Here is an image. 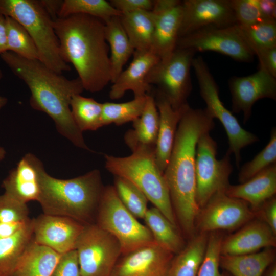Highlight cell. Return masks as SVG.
<instances>
[{
  "label": "cell",
  "instance_id": "1",
  "mask_svg": "<svg viewBox=\"0 0 276 276\" xmlns=\"http://www.w3.org/2000/svg\"><path fill=\"white\" fill-rule=\"evenodd\" d=\"M215 125L205 108L188 105L178 123L171 155L163 173L172 208L184 233L190 238L196 233L199 211L196 201L195 157L197 144Z\"/></svg>",
  "mask_w": 276,
  "mask_h": 276
},
{
  "label": "cell",
  "instance_id": "2",
  "mask_svg": "<svg viewBox=\"0 0 276 276\" xmlns=\"http://www.w3.org/2000/svg\"><path fill=\"white\" fill-rule=\"evenodd\" d=\"M0 57L28 87L32 108L48 114L55 123L58 132L74 146L90 151L83 132L73 119L70 107L73 97L84 90L80 79H68L39 60L25 58L10 51L4 52Z\"/></svg>",
  "mask_w": 276,
  "mask_h": 276
},
{
  "label": "cell",
  "instance_id": "3",
  "mask_svg": "<svg viewBox=\"0 0 276 276\" xmlns=\"http://www.w3.org/2000/svg\"><path fill=\"white\" fill-rule=\"evenodd\" d=\"M62 58L71 63L84 90H102L111 80L105 23L84 14L58 17L53 22Z\"/></svg>",
  "mask_w": 276,
  "mask_h": 276
},
{
  "label": "cell",
  "instance_id": "4",
  "mask_svg": "<svg viewBox=\"0 0 276 276\" xmlns=\"http://www.w3.org/2000/svg\"><path fill=\"white\" fill-rule=\"evenodd\" d=\"M38 200L43 214L69 217L86 225L94 219L104 188L100 172L91 170L70 179L49 175L43 168Z\"/></svg>",
  "mask_w": 276,
  "mask_h": 276
},
{
  "label": "cell",
  "instance_id": "5",
  "mask_svg": "<svg viewBox=\"0 0 276 276\" xmlns=\"http://www.w3.org/2000/svg\"><path fill=\"white\" fill-rule=\"evenodd\" d=\"M128 156L105 155V168L135 185L167 219L177 226L168 188L155 160V148L140 147Z\"/></svg>",
  "mask_w": 276,
  "mask_h": 276
},
{
  "label": "cell",
  "instance_id": "6",
  "mask_svg": "<svg viewBox=\"0 0 276 276\" xmlns=\"http://www.w3.org/2000/svg\"><path fill=\"white\" fill-rule=\"evenodd\" d=\"M0 14L13 18L25 28L36 45L38 60L46 66L60 74L71 70L61 57L54 20L40 1L0 0Z\"/></svg>",
  "mask_w": 276,
  "mask_h": 276
},
{
  "label": "cell",
  "instance_id": "7",
  "mask_svg": "<svg viewBox=\"0 0 276 276\" xmlns=\"http://www.w3.org/2000/svg\"><path fill=\"white\" fill-rule=\"evenodd\" d=\"M96 220L99 227L118 240L124 255L155 242L148 228L122 204L113 186L104 187Z\"/></svg>",
  "mask_w": 276,
  "mask_h": 276
},
{
  "label": "cell",
  "instance_id": "8",
  "mask_svg": "<svg viewBox=\"0 0 276 276\" xmlns=\"http://www.w3.org/2000/svg\"><path fill=\"white\" fill-rule=\"evenodd\" d=\"M192 67L198 81L200 95L206 105L205 109L214 119H217L224 127L228 141L226 153L234 154L239 168L242 149L257 142L259 139L243 128L236 117L224 106L219 98L218 85L203 58L194 57Z\"/></svg>",
  "mask_w": 276,
  "mask_h": 276
},
{
  "label": "cell",
  "instance_id": "9",
  "mask_svg": "<svg viewBox=\"0 0 276 276\" xmlns=\"http://www.w3.org/2000/svg\"><path fill=\"white\" fill-rule=\"evenodd\" d=\"M195 53L191 49L176 48L154 65L147 76V82L156 85L174 109L188 104L192 90L190 68Z\"/></svg>",
  "mask_w": 276,
  "mask_h": 276
},
{
  "label": "cell",
  "instance_id": "10",
  "mask_svg": "<svg viewBox=\"0 0 276 276\" xmlns=\"http://www.w3.org/2000/svg\"><path fill=\"white\" fill-rule=\"evenodd\" d=\"M217 144L210 132L198 139L195 157L196 201L199 209L216 193L225 192L230 185L233 171L230 155L226 153L221 159L216 157Z\"/></svg>",
  "mask_w": 276,
  "mask_h": 276
},
{
  "label": "cell",
  "instance_id": "11",
  "mask_svg": "<svg viewBox=\"0 0 276 276\" xmlns=\"http://www.w3.org/2000/svg\"><path fill=\"white\" fill-rule=\"evenodd\" d=\"M75 249L81 276H111L122 254L118 240L96 223L85 225Z\"/></svg>",
  "mask_w": 276,
  "mask_h": 276
},
{
  "label": "cell",
  "instance_id": "12",
  "mask_svg": "<svg viewBox=\"0 0 276 276\" xmlns=\"http://www.w3.org/2000/svg\"><path fill=\"white\" fill-rule=\"evenodd\" d=\"M176 48L216 52L244 62L251 61L255 55L237 25L201 29L179 38Z\"/></svg>",
  "mask_w": 276,
  "mask_h": 276
},
{
  "label": "cell",
  "instance_id": "13",
  "mask_svg": "<svg viewBox=\"0 0 276 276\" xmlns=\"http://www.w3.org/2000/svg\"><path fill=\"white\" fill-rule=\"evenodd\" d=\"M254 218V213L246 202L220 192L200 209L195 221L196 232L234 231Z\"/></svg>",
  "mask_w": 276,
  "mask_h": 276
},
{
  "label": "cell",
  "instance_id": "14",
  "mask_svg": "<svg viewBox=\"0 0 276 276\" xmlns=\"http://www.w3.org/2000/svg\"><path fill=\"white\" fill-rule=\"evenodd\" d=\"M179 38L201 29L236 25L230 0H185Z\"/></svg>",
  "mask_w": 276,
  "mask_h": 276
},
{
  "label": "cell",
  "instance_id": "15",
  "mask_svg": "<svg viewBox=\"0 0 276 276\" xmlns=\"http://www.w3.org/2000/svg\"><path fill=\"white\" fill-rule=\"evenodd\" d=\"M232 112L243 114L245 123L251 114L252 107L259 100H276V78L261 67L255 73L242 77H233L229 80Z\"/></svg>",
  "mask_w": 276,
  "mask_h": 276
},
{
  "label": "cell",
  "instance_id": "16",
  "mask_svg": "<svg viewBox=\"0 0 276 276\" xmlns=\"http://www.w3.org/2000/svg\"><path fill=\"white\" fill-rule=\"evenodd\" d=\"M84 226L69 217L43 213L33 219V239L62 254L75 249Z\"/></svg>",
  "mask_w": 276,
  "mask_h": 276
},
{
  "label": "cell",
  "instance_id": "17",
  "mask_svg": "<svg viewBox=\"0 0 276 276\" xmlns=\"http://www.w3.org/2000/svg\"><path fill=\"white\" fill-rule=\"evenodd\" d=\"M154 32L151 50L160 59L169 57L176 49L182 17V1H153Z\"/></svg>",
  "mask_w": 276,
  "mask_h": 276
},
{
  "label": "cell",
  "instance_id": "18",
  "mask_svg": "<svg viewBox=\"0 0 276 276\" xmlns=\"http://www.w3.org/2000/svg\"><path fill=\"white\" fill-rule=\"evenodd\" d=\"M173 255L154 242L126 254L111 276H168Z\"/></svg>",
  "mask_w": 276,
  "mask_h": 276
},
{
  "label": "cell",
  "instance_id": "19",
  "mask_svg": "<svg viewBox=\"0 0 276 276\" xmlns=\"http://www.w3.org/2000/svg\"><path fill=\"white\" fill-rule=\"evenodd\" d=\"M43 168L42 163L34 154H26L3 181L2 187L5 193L26 204L38 201L40 173Z\"/></svg>",
  "mask_w": 276,
  "mask_h": 276
},
{
  "label": "cell",
  "instance_id": "20",
  "mask_svg": "<svg viewBox=\"0 0 276 276\" xmlns=\"http://www.w3.org/2000/svg\"><path fill=\"white\" fill-rule=\"evenodd\" d=\"M275 246L276 234L265 222L254 218L235 233L223 237L220 254L223 256L242 255Z\"/></svg>",
  "mask_w": 276,
  "mask_h": 276
},
{
  "label": "cell",
  "instance_id": "21",
  "mask_svg": "<svg viewBox=\"0 0 276 276\" xmlns=\"http://www.w3.org/2000/svg\"><path fill=\"white\" fill-rule=\"evenodd\" d=\"M159 60L151 50L135 51L131 62L112 83L109 98L112 100L120 99L128 90L133 92L134 98L149 95L151 85L147 82L146 77L152 67Z\"/></svg>",
  "mask_w": 276,
  "mask_h": 276
},
{
  "label": "cell",
  "instance_id": "22",
  "mask_svg": "<svg viewBox=\"0 0 276 276\" xmlns=\"http://www.w3.org/2000/svg\"><path fill=\"white\" fill-rule=\"evenodd\" d=\"M159 113V127L155 148L156 164L163 173L172 152L178 123L189 104L179 109H174L158 90L154 98Z\"/></svg>",
  "mask_w": 276,
  "mask_h": 276
},
{
  "label": "cell",
  "instance_id": "23",
  "mask_svg": "<svg viewBox=\"0 0 276 276\" xmlns=\"http://www.w3.org/2000/svg\"><path fill=\"white\" fill-rule=\"evenodd\" d=\"M224 192L230 197L245 201L251 210L255 211L266 201L275 196L276 163L244 182L230 185Z\"/></svg>",
  "mask_w": 276,
  "mask_h": 276
},
{
  "label": "cell",
  "instance_id": "24",
  "mask_svg": "<svg viewBox=\"0 0 276 276\" xmlns=\"http://www.w3.org/2000/svg\"><path fill=\"white\" fill-rule=\"evenodd\" d=\"M159 113L154 97L147 95L141 115L133 121V128L125 134L124 141L131 151L140 147L155 148Z\"/></svg>",
  "mask_w": 276,
  "mask_h": 276
},
{
  "label": "cell",
  "instance_id": "25",
  "mask_svg": "<svg viewBox=\"0 0 276 276\" xmlns=\"http://www.w3.org/2000/svg\"><path fill=\"white\" fill-rule=\"evenodd\" d=\"M61 255L32 239L18 262L15 276H51Z\"/></svg>",
  "mask_w": 276,
  "mask_h": 276
},
{
  "label": "cell",
  "instance_id": "26",
  "mask_svg": "<svg viewBox=\"0 0 276 276\" xmlns=\"http://www.w3.org/2000/svg\"><path fill=\"white\" fill-rule=\"evenodd\" d=\"M275 247L238 256L220 257V266L231 276H263L275 259Z\"/></svg>",
  "mask_w": 276,
  "mask_h": 276
},
{
  "label": "cell",
  "instance_id": "27",
  "mask_svg": "<svg viewBox=\"0 0 276 276\" xmlns=\"http://www.w3.org/2000/svg\"><path fill=\"white\" fill-rule=\"evenodd\" d=\"M105 23V37L110 51L111 82L123 71L125 63L135 51L121 24L120 16Z\"/></svg>",
  "mask_w": 276,
  "mask_h": 276
},
{
  "label": "cell",
  "instance_id": "28",
  "mask_svg": "<svg viewBox=\"0 0 276 276\" xmlns=\"http://www.w3.org/2000/svg\"><path fill=\"white\" fill-rule=\"evenodd\" d=\"M209 233H196L183 249L173 257L168 276H197L203 259Z\"/></svg>",
  "mask_w": 276,
  "mask_h": 276
},
{
  "label": "cell",
  "instance_id": "29",
  "mask_svg": "<svg viewBox=\"0 0 276 276\" xmlns=\"http://www.w3.org/2000/svg\"><path fill=\"white\" fill-rule=\"evenodd\" d=\"M123 27L135 51L151 49L154 32V15L152 11H138L120 16Z\"/></svg>",
  "mask_w": 276,
  "mask_h": 276
},
{
  "label": "cell",
  "instance_id": "30",
  "mask_svg": "<svg viewBox=\"0 0 276 276\" xmlns=\"http://www.w3.org/2000/svg\"><path fill=\"white\" fill-rule=\"evenodd\" d=\"M154 242L160 246L177 254L186 243L176 226L172 224L156 208L148 209L143 219Z\"/></svg>",
  "mask_w": 276,
  "mask_h": 276
},
{
  "label": "cell",
  "instance_id": "31",
  "mask_svg": "<svg viewBox=\"0 0 276 276\" xmlns=\"http://www.w3.org/2000/svg\"><path fill=\"white\" fill-rule=\"evenodd\" d=\"M33 239V219L14 235L0 239V276H15L18 262Z\"/></svg>",
  "mask_w": 276,
  "mask_h": 276
},
{
  "label": "cell",
  "instance_id": "32",
  "mask_svg": "<svg viewBox=\"0 0 276 276\" xmlns=\"http://www.w3.org/2000/svg\"><path fill=\"white\" fill-rule=\"evenodd\" d=\"M70 107L73 119L82 132L95 131L103 127L102 103L77 94L73 97Z\"/></svg>",
  "mask_w": 276,
  "mask_h": 276
},
{
  "label": "cell",
  "instance_id": "33",
  "mask_svg": "<svg viewBox=\"0 0 276 276\" xmlns=\"http://www.w3.org/2000/svg\"><path fill=\"white\" fill-rule=\"evenodd\" d=\"M74 14H84L97 18L104 22L122 14L105 0H64L59 10L58 17H64Z\"/></svg>",
  "mask_w": 276,
  "mask_h": 276
},
{
  "label": "cell",
  "instance_id": "34",
  "mask_svg": "<svg viewBox=\"0 0 276 276\" xmlns=\"http://www.w3.org/2000/svg\"><path fill=\"white\" fill-rule=\"evenodd\" d=\"M147 96L134 98L124 103H102V126L114 124L117 126L133 122L139 117L145 106Z\"/></svg>",
  "mask_w": 276,
  "mask_h": 276
},
{
  "label": "cell",
  "instance_id": "35",
  "mask_svg": "<svg viewBox=\"0 0 276 276\" xmlns=\"http://www.w3.org/2000/svg\"><path fill=\"white\" fill-rule=\"evenodd\" d=\"M7 51L25 58L38 60V53L32 38L25 28L13 18L5 16Z\"/></svg>",
  "mask_w": 276,
  "mask_h": 276
},
{
  "label": "cell",
  "instance_id": "36",
  "mask_svg": "<svg viewBox=\"0 0 276 276\" xmlns=\"http://www.w3.org/2000/svg\"><path fill=\"white\" fill-rule=\"evenodd\" d=\"M238 26L255 55L259 51L276 47V20L264 19L249 26Z\"/></svg>",
  "mask_w": 276,
  "mask_h": 276
},
{
  "label": "cell",
  "instance_id": "37",
  "mask_svg": "<svg viewBox=\"0 0 276 276\" xmlns=\"http://www.w3.org/2000/svg\"><path fill=\"white\" fill-rule=\"evenodd\" d=\"M114 188L124 206L135 218L144 219L148 200L135 185L122 177L114 176Z\"/></svg>",
  "mask_w": 276,
  "mask_h": 276
},
{
  "label": "cell",
  "instance_id": "38",
  "mask_svg": "<svg viewBox=\"0 0 276 276\" xmlns=\"http://www.w3.org/2000/svg\"><path fill=\"white\" fill-rule=\"evenodd\" d=\"M276 163V129H272L270 140L265 148L252 160L245 163L238 173V180L243 183L268 166Z\"/></svg>",
  "mask_w": 276,
  "mask_h": 276
},
{
  "label": "cell",
  "instance_id": "39",
  "mask_svg": "<svg viewBox=\"0 0 276 276\" xmlns=\"http://www.w3.org/2000/svg\"><path fill=\"white\" fill-rule=\"evenodd\" d=\"M223 237L220 232L209 233L204 256L197 276H222L219 268L220 245Z\"/></svg>",
  "mask_w": 276,
  "mask_h": 276
},
{
  "label": "cell",
  "instance_id": "40",
  "mask_svg": "<svg viewBox=\"0 0 276 276\" xmlns=\"http://www.w3.org/2000/svg\"><path fill=\"white\" fill-rule=\"evenodd\" d=\"M236 25L247 27L264 20L258 0H230Z\"/></svg>",
  "mask_w": 276,
  "mask_h": 276
},
{
  "label": "cell",
  "instance_id": "41",
  "mask_svg": "<svg viewBox=\"0 0 276 276\" xmlns=\"http://www.w3.org/2000/svg\"><path fill=\"white\" fill-rule=\"evenodd\" d=\"M29 209L6 193L0 195V222L24 221L29 220Z\"/></svg>",
  "mask_w": 276,
  "mask_h": 276
},
{
  "label": "cell",
  "instance_id": "42",
  "mask_svg": "<svg viewBox=\"0 0 276 276\" xmlns=\"http://www.w3.org/2000/svg\"><path fill=\"white\" fill-rule=\"evenodd\" d=\"M51 276H81L75 249L61 255Z\"/></svg>",
  "mask_w": 276,
  "mask_h": 276
},
{
  "label": "cell",
  "instance_id": "43",
  "mask_svg": "<svg viewBox=\"0 0 276 276\" xmlns=\"http://www.w3.org/2000/svg\"><path fill=\"white\" fill-rule=\"evenodd\" d=\"M253 212L255 218L265 222L276 234L275 196L266 201Z\"/></svg>",
  "mask_w": 276,
  "mask_h": 276
},
{
  "label": "cell",
  "instance_id": "44",
  "mask_svg": "<svg viewBox=\"0 0 276 276\" xmlns=\"http://www.w3.org/2000/svg\"><path fill=\"white\" fill-rule=\"evenodd\" d=\"M110 3L122 14L138 11H151L153 1L151 0H111Z\"/></svg>",
  "mask_w": 276,
  "mask_h": 276
},
{
  "label": "cell",
  "instance_id": "45",
  "mask_svg": "<svg viewBox=\"0 0 276 276\" xmlns=\"http://www.w3.org/2000/svg\"><path fill=\"white\" fill-rule=\"evenodd\" d=\"M255 55L259 59V67L276 78V47L259 51Z\"/></svg>",
  "mask_w": 276,
  "mask_h": 276
},
{
  "label": "cell",
  "instance_id": "46",
  "mask_svg": "<svg viewBox=\"0 0 276 276\" xmlns=\"http://www.w3.org/2000/svg\"><path fill=\"white\" fill-rule=\"evenodd\" d=\"M31 219L27 221L0 222V239L10 237L26 227Z\"/></svg>",
  "mask_w": 276,
  "mask_h": 276
},
{
  "label": "cell",
  "instance_id": "47",
  "mask_svg": "<svg viewBox=\"0 0 276 276\" xmlns=\"http://www.w3.org/2000/svg\"><path fill=\"white\" fill-rule=\"evenodd\" d=\"M259 6L264 19L276 20V1L258 0Z\"/></svg>",
  "mask_w": 276,
  "mask_h": 276
},
{
  "label": "cell",
  "instance_id": "48",
  "mask_svg": "<svg viewBox=\"0 0 276 276\" xmlns=\"http://www.w3.org/2000/svg\"><path fill=\"white\" fill-rule=\"evenodd\" d=\"M40 2L53 20H55L58 18L62 1L41 0Z\"/></svg>",
  "mask_w": 276,
  "mask_h": 276
},
{
  "label": "cell",
  "instance_id": "49",
  "mask_svg": "<svg viewBox=\"0 0 276 276\" xmlns=\"http://www.w3.org/2000/svg\"><path fill=\"white\" fill-rule=\"evenodd\" d=\"M7 51L6 17L0 14V56Z\"/></svg>",
  "mask_w": 276,
  "mask_h": 276
},
{
  "label": "cell",
  "instance_id": "50",
  "mask_svg": "<svg viewBox=\"0 0 276 276\" xmlns=\"http://www.w3.org/2000/svg\"><path fill=\"white\" fill-rule=\"evenodd\" d=\"M263 276H276V264L275 262L267 268Z\"/></svg>",
  "mask_w": 276,
  "mask_h": 276
},
{
  "label": "cell",
  "instance_id": "51",
  "mask_svg": "<svg viewBox=\"0 0 276 276\" xmlns=\"http://www.w3.org/2000/svg\"><path fill=\"white\" fill-rule=\"evenodd\" d=\"M3 76V72L0 68V80L2 78ZM7 101L6 98L0 96V109L7 104Z\"/></svg>",
  "mask_w": 276,
  "mask_h": 276
},
{
  "label": "cell",
  "instance_id": "52",
  "mask_svg": "<svg viewBox=\"0 0 276 276\" xmlns=\"http://www.w3.org/2000/svg\"><path fill=\"white\" fill-rule=\"evenodd\" d=\"M6 155V151L1 146H0V162H1L4 158Z\"/></svg>",
  "mask_w": 276,
  "mask_h": 276
},
{
  "label": "cell",
  "instance_id": "53",
  "mask_svg": "<svg viewBox=\"0 0 276 276\" xmlns=\"http://www.w3.org/2000/svg\"><path fill=\"white\" fill-rule=\"evenodd\" d=\"M222 276H231V275L229 273L226 272L225 273H222Z\"/></svg>",
  "mask_w": 276,
  "mask_h": 276
}]
</instances>
